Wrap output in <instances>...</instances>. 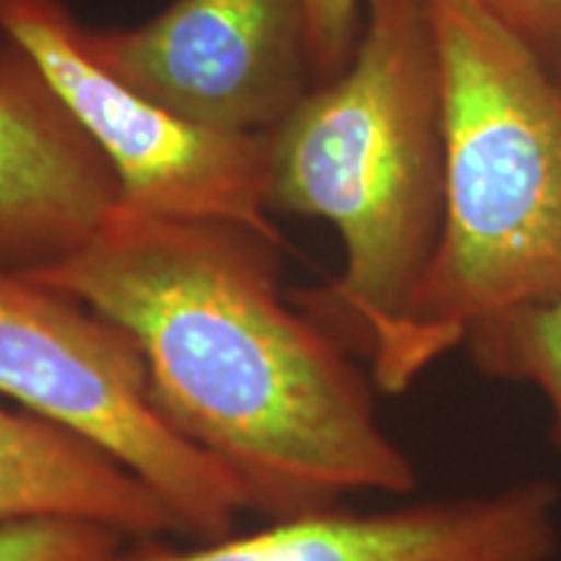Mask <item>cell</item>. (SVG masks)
<instances>
[{
    "label": "cell",
    "instance_id": "cell-9",
    "mask_svg": "<svg viewBox=\"0 0 561 561\" xmlns=\"http://www.w3.org/2000/svg\"><path fill=\"white\" fill-rule=\"evenodd\" d=\"M32 520L94 523L128 541L182 538L164 502L102 447L0 405V530Z\"/></svg>",
    "mask_w": 561,
    "mask_h": 561
},
{
    "label": "cell",
    "instance_id": "cell-3",
    "mask_svg": "<svg viewBox=\"0 0 561 561\" xmlns=\"http://www.w3.org/2000/svg\"><path fill=\"white\" fill-rule=\"evenodd\" d=\"M268 206L339 231L341 273L294 301L369 359L416 294L442 229L445 117L426 0H371L348 68L268 133Z\"/></svg>",
    "mask_w": 561,
    "mask_h": 561
},
{
    "label": "cell",
    "instance_id": "cell-13",
    "mask_svg": "<svg viewBox=\"0 0 561 561\" xmlns=\"http://www.w3.org/2000/svg\"><path fill=\"white\" fill-rule=\"evenodd\" d=\"M504 30L520 37L541 58L553 62L561 53V0H476Z\"/></svg>",
    "mask_w": 561,
    "mask_h": 561
},
{
    "label": "cell",
    "instance_id": "cell-4",
    "mask_svg": "<svg viewBox=\"0 0 561 561\" xmlns=\"http://www.w3.org/2000/svg\"><path fill=\"white\" fill-rule=\"evenodd\" d=\"M0 396L102 447L164 502L180 536L234 533V481L161 416L136 343L79 299L0 265Z\"/></svg>",
    "mask_w": 561,
    "mask_h": 561
},
{
    "label": "cell",
    "instance_id": "cell-2",
    "mask_svg": "<svg viewBox=\"0 0 561 561\" xmlns=\"http://www.w3.org/2000/svg\"><path fill=\"white\" fill-rule=\"evenodd\" d=\"M442 70L445 208L432 263L369 354L401 396L476 328L561 291V83L476 0H426Z\"/></svg>",
    "mask_w": 561,
    "mask_h": 561
},
{
    "label": "cell",
    "instance_id": "cell-11",
    "mask_svg": "<svg viewBox=\"0 0 561 561\" xmlns=\"http://www.w3.org/2000/svg\"><path fill=\"white\" fill-rule=\"evenodd\" d=\"M128 538L79 520H32L0 530V561H110Z\"/></svg>",
    "mask_w": 561,
    "mask_h": 561
},
{
    "label": "cell",
    "instance_id": "cell-6",
    "mask_svg": "<svg viewBox=\"0 0 561 561\" xmlns=\"http://www.w3.org/2000/svg\"><path fill=\"white\" fill-rule=\"evenodd\" d=\"M87 37L133 89L237 136H268L318 87L305 0H174L144 24Z\"/></svg>",
    "mask_w": 561,
    "mask_h": 561
},
{
    "label": "cell",
    "instance_id": "cell-14",
    "mask_svg": "<svg viewBox=\"0 0 561 561\" xmlns=\"http://www.w3.org/2000/svg\"><path fill=\"white\" fill-rule=\"evenodd\" d=\"M551 70H553V76H557L559 83H561V53L557 55V58H553V62H551Z\"/></svg>",
    "mask_w": 561,
    "mask_h": 561
},
{
    "label": "cell",
    "instance_id": "cell-7",
    "mask_svg": "<svg viewBox=\"0 0 561 561\" xmlns=\"http://www.w3.org/2000/svg\"><path fill=\"white\" fill-rule=\"evenodd\" d=\"M557 551L559 491L533 479L371 512L341 504L187 546L140 538L110 561H551Z\"/></svg>",
    "mask_w": 561,
    "mask_h": 561
},
{
    "label": "cell",
    "instance_id": "cell-1",
    "mask_svg": "<svg viewBox=\"0 0 561 561\" xmlns=\"http://www.w3.org/2000/svg\"><path fill=\"white\" fill-rule=\"evenodd\" d=\"M26 276L130 335L161 416L263 523L416 489L371 377L280 289V242L117 203L81 250Z\"/></svg>",
    "mask_w": 561,
    "mask_h": 561
},
{
    "label": "cell",
    "instance_id": "cell-8",
    "mask_svg": "<svg viewBox=\"0 0 561 561\" xmlns=\"http://www.w3.org/2000/svg\"><path fill=\"white\" fill-rule=\"evenodd\" d=\"M117 206L107 161L37 66L0 37V265L66 261Z\"/></svg>",
    "mask_w": 561,
    "mask_h": 561
},
{
    "label": "cell",
    "instance_id": "cell-10",
    "mask_svg": "<svg viewBox=\"0 0 561 561\" xmlns=\"http://www.w3.org/2000/svg\"><path fill=\"white\" fill-rule=\"evenodd\" d=\"M462 348L489 380L530 385L551 409L561 450V291L481 322Z\"/></svg>",
    "mask_w": 561,
    "mask_h": 561
},
{
    "label": "cell",
    "instance_id": "cell-12",
    "mask_svg": "<svg viewBox=\"0 0 561 561\" xmlns=\"http://www.w3.org/2000/svg\"><path fill=\"white\" fill-rule=\"evenodd\" d=\"M371 0H305L314 81H333L359 47Z\"/></svg>",
    "mask_w": 561,
    "mask_h": 561
},
{
    "label": "cell",
    "instance_id": "cell-5",
    "mask_svg": "<svg viewBox=\"0 0 561 561\" xmlns=\"http://www.w3.org/2000/svg\"><path fill=\"white\" fill-rule=\"evenodd\" d=\"M62 0H0V37L30 58L107 161L117 203L164 219L284 237L268 206V136L191 123L115 76Z\"/></svg>",
    "mask_w": 561,
    "mask_h": 561
}]
</instances>
